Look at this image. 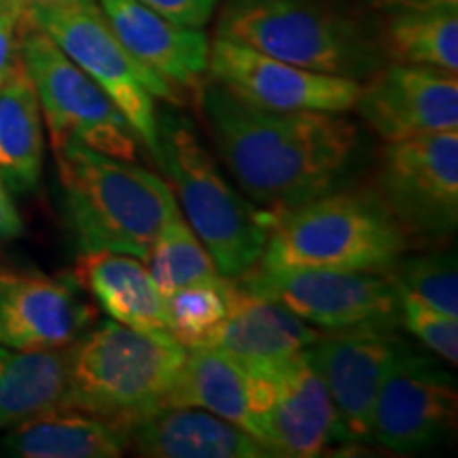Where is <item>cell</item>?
Segmentation results:
<instances>
[{
    "instance_id": "obj_30",
    "label": "cell",
    "mask_w": 458,
    "mask_h": 458,
    "mask_svg": "<svg viewBox=\"0 0 458 458\" xmlns=\"http://www.w3.org/2000/svg\"><path fill=\"white\" fill-rule=\"evenodd\" d=\"M26 21V7L17 0L0 3V83L20 60V28Z\"/></svg>"
},
{
    "instance_id": "obj_3",
    "label": "cell",
    "mask_w": 458,
    "mask_h": 458,
    "mask_svg": "<svg viewBox=\"0 0 458 458\" xmlns=\"http://www.w3.org/2000/svg\"><path fill=\"white\" fill-rule=\"evenodd\" d=\"M216 38L354 81L369 79L386 62L380 37L331 0H227Z\"/></svg>"
},
{
    "instance_id": "obj_29",
    "label": "cell",
    "mask_w": 458,
    "mask_h": 458,
    "mask_svg": "<svg viewBox=\"0 0 458 458\" xmlns=\"http://www.w3.org/2000/svg\"><path fill=\"white\" fill-rule=\"evenodd\" d=\"M401 291V289H399ZM401 323L428 351L448 363H458V318L428 306L420 297L401 291Z\"/></svg>"
},
{
    "instance_id": "obj_24",
    "label": "cell",
    "mask_w": 458,
    "mask_h": 458,
    "mask_svg": "<svg viewBox=\"0 0 458 458\" xmlns=\"http://www.w3.org/2000/svg\"><path fill=\"white\" fill-rule=\"evenodd\" d=\"M68 351V346L54 351L0 346V431L64 405Z\"/></svg>"
},
{
    "instance_id": "obj_31",
    "label": "cell",
    "mask_w": 458,
    "mask_h": 458,
    "mask_svg": "<svg viewBox=\"0 0 458 458\" xmlns=\"http://www.w3.org/2000/svg\"><path fill=\"white\" fill-rule=\"evenodd\" d=\"M165 20L187 28H204L213 17L219 0H140Z\"/></svg>"
},
{
    "instance_id": "obj_21",
    "label": "cell",
    "mask_w": 458,
    "mask_h": 458,
    "mask_svg": "<svg viewBox=\"0 0 458 458\" xmlns=\"http://www.w3.org/2000/svg\"><path fill=\"white\" fill-rule=\"evenodd\" d=\"M74 274L113 320L148 334L168 331L164 295L139 257L91 250L81 255Z\"/></svg>"
},
{
    "instance_id": "obj_17",
    "label": "cell",
    "mask_w": 458,
    "mask_h": 458,
    "mask_svg": "<svg viewBox=\"0 0 458 458\" xmlns=\"http://www.w3.org/2000/svg\"><path fill=\"white\" fill-rule=\"evenodd\" d=\"M125 51L172 88H196L208 72L210 41L202 28L179 26L140 0H98Z\"/></svg>"
},
{
    "instance_id": "obj_12",
    "label": "cell",
    "mask_w": 458,
    "mask_h": 458,
    "mask_svg": "<svg viewBox=\"0 0 458 458\" xmlns=\"http://www.w3.org/2000/svg\"><path fill=\"white\" fill-rule=\"evenodd\" d=\"M456 405L454 376L408 346L377 391L369 437L399 454L431 448L454 428Z\"/></svg>"
},
{
    "instance_id": "obj_13",
    "label": "cell",
    "mask_w": 458,
    "mask_h": 458,
    "mask_svg": "<svg viewBox=\"0 0 458 458\" xmlns=\"http://www.w3.org/2000/svg\"><path fill=\"white\" fill-rule=\"evenodd\" d=\"M210 79L250 105L278 113H346L354 108L360 81L286 64L244 45L215 38Z\"/></svg>"
},
{
    "instance_id": "obj_36",
    "label": "cell",
    "mask_w": 458,
    "mask_h": 458,
    "mask_svg": "<svg viewBox=\"0 0 458 458\" xmlns=\"http://www.w3.org/2000/svg\"><path fill=\"white\" fill-rule=\"evenodd\" d=\"M0 3H3V0H0Z\"/></svg>"
},
{
    "instance_id": "obj_34",
    "label": "cell",
    "mask_w": 458,
    "mask_h": 458,
    "mask_svg": "<svg viewBox=\"0 0 458 458\" xmlns=\"http://www.w3.org/2000/svg\"><path fill=\"white\" fill-rule=\"evenodd\" d=\"M20 4H24L26 9L30 7H72V4H83L89 0H17Z\"/></svg>"
},
{
    "instance_id": "obj_11",
    "label": "cell",
    "mask_w": 458,
    "mask_h": 458,
    "mask_svg": "<svg viewBox=\"0 0 458 458\" xmlns=\"http://www.w3.org/2000/svg\"><path fill=\"white\" fill-rule=\"evenodd\" d=\"M377 198L405 232H454L458 130L391 142L377 170Z\"/></svg>"
},
{
    "instance_id": "obj_2",
    "label": "cell",
    "mask_w": 458,
    "mask_h": 458,
    "mask_svg": "<svg viewBox=\"0 0 458 458\" xmlns=\"http://www.w3.org/2000/svg\"><path fill=\"white\" fill-rule=\"evenodd\" d=\"M55 157L68 223L83 253L113 250L145 261L176 208L168 182L74 140L57 148Z\"/></svg>"
},
{
    "instance_id": "obj_23",
    "label": "cell",
    "mask_w": 458,
    "mask_h": 458,
    "mask_svg": "<svg viewBox=\"0 0 458 458\" xmlns=\"http://www.w3.org/2000/svg\"><path fill=\"white\" fill-rule=\"evenodd\" d=\"M165 408H199L225 418L253 435L249 405V371L242 363L215 348H185L176 380L165 394Z\"/></svg>"
},
{
    "instance_id": "obj_19",
    "label": "cell",
    "mask_w": 458,
    "mask_h": 458,
    "mask_svg": "<svg viewBox=\"0 0 458 458\" xmlns=\"http://www.w3.org/2000/svg\"><path fill=\"white\" fill-rule=\"evenodd\" d=\"M130 445L151 458H270L244 428L199 408L156 410L130 422Z\"/></svg>"
},
{
    "instance_id": "obj_26",
    "label": "cell",
    "mask_w": 458,
    "mask_h": 458,
    "mask_svg": "<svg viewBox=\"0 0 458 458\" xmlns=\"http://www.w3.org/2000/svg\"><path fill=\"white\" fill-rule=\"evenodd\" d=\"M145 261L148 263L153 283L164 297L182 286L221 278L213 255L196 236L182 213H179V206L159 229Z\"/></svg>"
},
{
    "instance_id": "obj_22",
    "label": "cell",
    "mask_w": 458,
    "mask_h": 458,
    "mask_svg": "<svg viewBox=\"0 0 458 458\" xmlns=\"http://www.w3.org/2000/svg\"><path fill=\"white\" fill-rule=\"evenodd\" d=\"M43 119L24 62L0 83V181L15 193L38 185L43 172Z\"/></svg>"
},
{
    "instance_id": "obj_15",
    "label": "cell",
    "mask_w": 458,
    "mask_h": 458,
    "mask_svg": "<svg viewBox=\"0 0 458 458\" xmlns=\"http://www.w3.org/2000/svg\"><path fill=\"white\" fill-rule=\"evenodd\" d=\"M354 106L388 142L458 130V79L427 66H382Z\"/></svg>"
},
{
    "instance_id": "obj_14",
    "label": "cell",
    "mask_w": 458,
    "mask_h": 458,
    "mask_svg": "<svg viewBox=\"0 0 458 458\" xmlns=\"http://www.w3.org/2000/svg\"><path fill=\"white\" fill-rule=\"evenodd\" d=\"M408 346L394 329H357L331 331L308 348L334 403L337 439L369 437L377 391Z\"/></svg>"
},
{
    "instance_id": "obj_7",
    "label": "cell",
    "mask_w": 458,
    "mask_h": 458,
    "mask_svg": "<svg viewBox=\"0 0 458 458\" xmlns=\"http://www.w3.org/2000/svg\"><path fill=\"white\" fill-rule=\"evenodd\" d=\"M28 20L47 32L81 71H85L125 114L139 140L159 157L156 98L179 105L176 89L147 72L108 26L96 0L72 7H30Z\"/></svg>"
},
{
    "instance_id": "obj_27",
    "label": "cell",
    "mask_w": 458,
    "mask_h": 458,
    "mask_svg": "<svg viewBox=\"0 0 458 458\" xmlns=\"http://www.w3.org/2000/svg\"><path fill=\"white\" fill-rule=\"evenodd\" d=\"M229 278L221 276L176 289L164 297L165 325L181 346H202L206 337L227 317Z\"/></svg>"
},
{
    "instance_id": "obj_25",
    "label": "cell",
    "mask_w": 458,
    "mask_h": 458,
    "mask_svg": "<svg viewBox=\"0 0 458 458\" xmlns=\"http://www.w3.org/2000/svg\"><path fill=\"white\" fill-rule=\"evenodd\" d=\"M380 45L393 64L458 72V7L391 11Z\"/></svg>"
},
{
    "instance_id": "obj_6",
    "label": "cell",
    "mask_w": 458,
    "mask_h": 458,
    "mask_svg": "<svg viewBox=\"0 0 458 458\" xmlns=\"http://www.w3.org/2000/svg\"><path fill=\"white\" fill-rule=\"evenodd\" d=\"M157 162L179 191L187 223L213 255L221 276L240 278L261 259L270 216L261 215L229 185L191 122L165 113L157 119Z\"/></svg>"
},
{
    "instance_id": "obj_16",
    "label": "cell",
    "mask_w": 458,
    "mask_h": 458,
    "mask_svg": "<svg viewBox=\"0 0 458 458\" xmlns=\"http://www.w3.org/2000/svg\"><path fill=\"white\" fill-rule=\"evenodd\" d=\"M89 306L74 283L45 274H0V346L54 351L81 337Z\"/></svg>"
},
{
    "instance_id": "obj_1",
    "label": "cell",
    "mask_w": 458,
    "mask_h": 458,
    "mask_svg": "<svg viewBox=\"0 0 458 458\" xmlns=\"http://www.w3.org/2000/svg\"><path fill=\"white\" fill-rule=\"evenodd\" d=\"M202 113L227 170L270 219L335 191L357 159V125L335 113L267 111L215 79Z\"/></svg>"
},
{
    "instance_id": "obj_35",
    "label": "cell",
    "mask_w": 458,
    "mask_h": 458,
    "mask_svg": "<svg viewBox=\"0 0 458 458\" xmlns=\"http://www.w3.org/2000/svg\"><path fill=\"white\" fill-rule=\"evenodd\" d=\"M0 182H3V181H0ZM3 185H4V182H3Z\"/></svg>"
},
{
    "instance_id": "obj_4",
    "label": "cell",
    "mask_w": 458,
    "mask_h": 458,
    "mask_svg": "<svg viewBox=\"0 0 458 458\" xmlns=\"http://www.w3.org/2000/svg\"><path fill=\"white\" fill-rule=\"evenodd\" d=\"M408 238L382 199L331 191L270 219L259 263L340 272H391Z\"/></svg>"
},
{
    "instance_id": "obj_8",
    "label": "cell",
    "mask_w": 458,
    "mask_h": 458,
    "mask_svg": "<svg viewBox=\"0 0 458 458\" xmlns=\"http://www.w3.org/2000/svg\"><path fill=\"white\" fill-rule=\"evenodd\" d=\"M20 57L37 89L54 151L74 140L105 156L134 162L139 136L125 114L28 15L20 34Z\"/></svg>"
},
{
    "instance_id": "obj_20",
    "label": "cell",
    "mask_w": 458,
    "mask_h": 458,
    "mask_svg": "<svg viewBox=\"0 0 458 458\" xmlns=\"http://www.w3.org/2000/svg\"><path fill=\"white\" fill-rule=\"evenodd\" d=\"M0 450L20 458H117L130 445V425L77 408L45 410L7 428Z\"/></svg>"
},
{
    "instance_id": "obj_33",
    "label": "cell",
    "mask_w": 458,
    "mask_h": 458,
    "mask_svg": "<svg viewBox=\"0 0 458 458\" xmlns=\"http://www.w3.org/2000/svg\"><path fill=\"white\" fill-rule=\"evenodd\" d=\"M371 9L401 11V9H425V7H458V0H365Z\"/></svg>"
},
{
    "instance_id": "obj_9",
    "label": "cell",
    "mask_w": 458,
    "mask_h": 458,
    "mask_svg": "<svg viewBox=\"0 0 458 458\" xmlns=\"http://www.w3.org/2000/svg\"><path fill=\"white\" fill-rule=\"evenodd\" d=\"M236 283L327 331L394 329L401 323V291L391 272L272 267L257 263Z\"/></svg>"
},
{
    "instance_id": "obj_5",
    "label": "cell",
    "mask_w": 458,
    "mask_h": 458,
    "mask_svg": "<svg viewBox=\"0 0 458 458\" xmlns=\"http://www.w3.org/2000/svg\"><path fill=\"white\" fill-rule=\"evenodd\" d=\"M185 346L168 331L148 334L105 320L68 351L66 408L130 422L162 410Z\"/></svg>"
},
{
    "instance_id": "obj_18",
    "label": "cell",
    "mask_w": 458,
    "mask_h": 458,
    "mask_svg": "<svg viewBox=\"0 0 458 458\" xmlns=\"http://www.w3.org/2000/svg\"><path fill=\"white\" fill-rule=\"evenodd\" d=\"M227 317L210 331L202 346L236 359L244 368L278 363L317 344L323 334L280 303L229 280Z\"/></svg>"
},
{
    "instance_id": "obj_28",
    "label": "cell",
    "mask_w": 458,
    "mask_h": 458,
    "mask_svg": "<svg viewBox=\"0 0 458 458\" xmlns=\"http://www.w3.org/2000/svg\"><path fill=\"white\" fill-rule=\"evenodd\" d=\"M393 274L401 291H408L437 308L448 317L458 318V276L454 253H428L397 261Z\"/></svg>"
},
{
    "instance_id": "obj_32",
    "label": "cell",
    "mask_w": 458,
    "mask_h": 458,
    "mask_svg": "<svg viewBox=\"0 0 458 458\" xmlns=\"http://www.w3.org/2000/svg\"><path fill=\"white\" fill-rule=\"evenodd\" d=\"M21 233H24V223L15 204L11 202L7 189L0 182V244L20 238Z\"/></svg>"
},
{
    "instance_id": "obj_10",
    "label": "cell",
    "mask_w": 458,
    "mask_h": 458,
    "mask_svg": "<svg viewBox=\"0 0 458 458\" xmlns=\"http://www.w3.org/2000/svg\"><path fill=\"white\" fill-rule=\"evenodd\" d=\"M246 371L253 437L272 456L312 458L337 439L334 403L308 348Z\"/></svg>"
}]
</instances>
